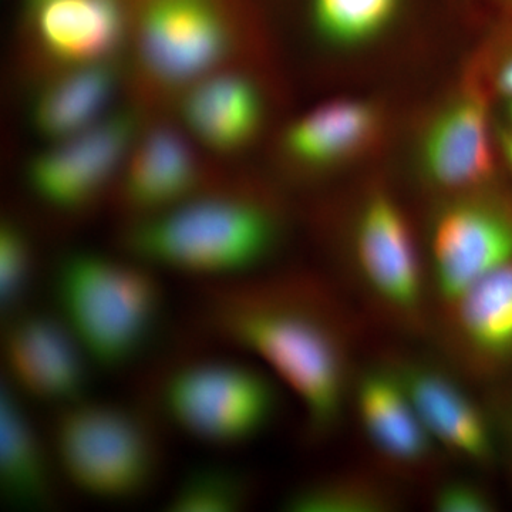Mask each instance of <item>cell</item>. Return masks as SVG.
Returning a JSON list of instances; mask_svg holds the SVG:
<instances>
[{
	"mask_svg": "<svg viewBox=\"0 0 512 512\" xmlns=\"http://www.w3.org/2000/svg\"><path fill=\"white\" fill-rule=\"evenodd\" d=\"M198 316L208 336L255 357L295 394L312 440L336 430L355 377L348 320L325 285L303 274L204 284Z\"/></svg>",
	"mask_w": 512,
	"mask_h": 512,
	"instance_id": "6da1fadb",
	"label": "cell"
},
{
	"mask_svg": "<svg viewBox=\"0 0 512 512\" xmlns=\"http://www.w3.org/2000/svg\"><path fill=\"white\" fill-rule=\"evenodd\" d=\"M119 83L116 60L47 74L30 100L33 130L55 143L94 126L110 113Z\"/></svg>",
	"mask_w": 512,
	"mask_h": 512,
	"instance_id": "ffe728a7",
	"label": "cell"
},
{
	"mask_svg": "<svg viewBox=\"0 0 512 512\" xmlns=\"http://www.w3.org/2000/svg\"><path fill=\"white\" fill-rule=\"evenodd\" d=\"M248 32L232 0H137L130 40L144 94H181L241 67Z\"/></svg>",
	"mask_w": 512,
	"mask_h": 512,
	"instance_id": "277c9868",
	"label": "cell"
},
{
	"mask_svg": "<svg viewBox=\"0 0 512 512\" xmlns=\"http://www.w3.org/2000/svg\"><path fill=\"white\" fill-rule=\"evenodd\" d=\"M404 0H309L316 35L338 49L370 45L387 32Z\"/></svg>",
	"mask_w": 512,
	"mask_h": 512,
	"instance_id": "44dd1931",
	"label": "cell"
},
{
	"mask_svg": "<svg viewBox=\"0 0 512 512\" xmlns=\"http://www.w3.org/2000/svg\"><path fill=\"white\" fill-rule=\"evenodd\" d=\"M22 396L8 382L0 392V490L6 503L45 510L56 501L55 453L30 419Z\"/></svg>",
	"mask_w": 512,
	"mask_h": 512,
	"instance_id": "d6986e66",
	"label": "cell"
},
{
	"mask_svg": "<svg viewBox=\"0 0 512 512\" xmlns=\"http://www.w3.org/2000/svg\"><path fill=\"white\" fill-rule=\"evenodd\" d=\"M392 485L363 474L343 473L315 478L286 495L289 512H387L400 507Z\"/></svg>",
	"mask_w": 512,
	"mask_h": 512,
	"instance_id": "7402d4cb",
	"label": "cell"
},
{
	"mask_svg": "<svg viewBox=\"0 0 512 512\" xmlns=\"http://www.w3.org/2000/svg\"><path fill=\"white\" fill-rule=\"evenodd\" d=\"M244 471L225 464H202L188 471L165 503L170 512H237L251 501Z\"/></svg>",
	"mask_w": 512,
	"mask_h": 512,
	"instance_id": "603a6c76",
	"label": "cell"
},
{
	"mask_svg": "<svg viewBox=\"0 0 512 512\" xmlns=\"http://www.w3.org/2000/svg\"><path fill=\"white\" fill-rule=\"evenodd\" d=\"M491 5L500 10L505 19H512V0H488Z\"/></svg>",
	"mask_w": 512,
	"mask_h": 512,
	"instance_id": "83f0119b",
	"label": "cell"
},
{
	"mask_svg": "<svg viewBox=\"0 0 512 512\" xmlns=\"http://www.w3.org/2000/svg\"><path fill=\"white\" fill-rule=\"evenodd\" d=\"M350 403L367 441L386 463L404 471L430 463L439 447L389 362L353 379Z\"/></svg>",
	"mask_w": 512,
	"mask_h": 512,
	"instance_id": "2e32d148",
	"label": "cell"
},
{
	"mask_svg": "<svg viewBox=\"0 0 512 512\" xmlns=\"http://www.w3.org/2000/svg\"><path fill=\"white\" fill-rule=\"evenodd\" d=\"M507 117H508V123H510V126H508V130L512 133V100H507Z\"/></svg>",
	"mask_w": 512,
	"mask_h": 512,
	"instance_id": "f1b7e54d",
	"label": "cell"
},
{
	"mask_svg": "<svg viewBox=\"0 0 512 512\" xmlns=\"http://www.w3.org/2000/svg\"><path fill=\"white\" fill-rule=\"evenodd\" d=\"M50 444L62 476L97 500H134L150 490L160 470L153 430L117 404H67L57 414Z\"/></svg>",
	"mask_w": 512,
	"mask_h": 512,
	"instance_id": "5b68a950",
	"label": "cell"
},
{
	"mask_svg": "<svg viewBox=\"0 0 512 512\" xmlns=\"http://www.w3.org/2000/svg\"><path fill=\"white\" fill-rule=\"evenodd\" d=\"M494 43L500 47L488 57L484 69H477L474 73L483 80L488 90L493 89L505 100H512V19H507L505 28Z\"/></svg>",
	"mask_w": 512,
	"mask_h": 512,
	"instance_id": "484cf974",
	"label": "cell"
},
{
	"mask_svg": "<svg viewBox=\"0 0 512 512\" xmlns=\"http://www.w3.org/2000/svg\"><path fill=\"white\" fill-rule=\"evenodd\" d=\"M431 507L437 512H490L495 510V503L480 484L454 478L437 487L431 497Z\"/></svg>",
	"mask_w": 512,
	"mask_h": 512,
	"instance_id": "d4e9b609",
	"label": "cell"
},
{
	"mask_svg": "<svg viewBox=\"0 0 512 512\" xmlns=\"http://www.w3.org/2000/svg\"><path fill=\"white\" fill-rule=\"evenodd\" d=\"M2 352L6 382L20 396L59 409L83 399L90 359L59 315L16 316L3 333Z\"/></svg>",
	"mask_w": 512,
	"mask_h": 512,
	"instance_id": "8fae6325",
	"label": "cell"
},
{
	"mask_svg": "<svg viewBox=\"0 0 512 512\" xmlns=\"http://www.w3.org/2000/svg\"><path fill=\"white\" fill-rule=\"evenodd\" d=\"M28 15L30 47L43 77L114 62L130 37V18L120 0H46Z\"/></svg>",
	"mask_w": 512,
	"mask_h": 512,
	"instance_id": "4fadbf2b",
	"label": "cell"
},
{
	"mask_svg": "<svg viewBox=\"0 0 512 512\" xmlns=\"http://www.w3.org/2000/svg\"><path fill=\"white\" fill-rule=\"evenodd\" d=\"M389 363L437 447L477 466L493 461L490 421L463 384L427 360L396 359Z\"/></svg>",
	"mask_w": 512,
	"mask_h": 512,
	"instance_id": "5bb4252c",
	"label": "cell"
},
{
	"mask_svg": "<svg viewBox=\"0 0 512 512\" xmlns=\"http://www.w3.org/2000/svg\"><path fill=\"white\" fill-rule=\"evenodd\" d=\"M46 2V0H26V9L32 10L35 9L36 6H39L40 3Z\"/></svg>",
	"mask_w": 512,
	"mask_h": 512,
	"instance_id": "f546056e",
	"label": "cell"
},
{
	"mask_svg": "<svg viewBox=\"0 0 512 512\" xmlns=\"http://www.w3.org/2000/svg\"><path fill=\"white\" fill-rule=\"evenodd\" d=\"M352 252L360 281L383 311L421 328L426 274L412 224L390 192L372 191L360 204Z\"/></svg>",
	"mask_w": 512,
	"mask_h": 512,
	"instance_id": "ba28073f",
	"label": "cell"
},
{
	"mask_svg": "<svg viewBox=\"0 0 512 512\" xmlns=\"http://www.w3.org/2000/svg\"><path fill=\"white\" fill-rule=\"evenodd\" d=\"M178 109L192 140L221 156L251 146L266 120L264 90L242 67L221 70L191 84L180 94Z\"/></svg>",
	"mask_w": 512,
	"mask_h": 512,
	"instance_id": "9a60e30c",
	"label": "cell"
},
{
	"mask_svg": "<svg viewBox=\"0 0 512 512\" xmlns=\"http://www.w3.org/2000/svg\"><path fill=\"white\" fill-rule=\"evenodd\" d=\"M36 254L29 232L16 221H3L0 228V305L15 308L29 289Z\"/></svg>",
	"mask_w": 512,
	"mask_h": 512,
	"instance_id": "cb8c5ba5",
	"label": "cell"
},
{
	"mask_svg": "<svg viewBox=\"0 0 512 512\" xmlns=\"http://www.w3.org/2000/svg\"><path fill=\"white\" fill-rule=\"evenodd\" d=\"M490 90L474 73L431 117L420 141L423 174L450 195L481 191L495 174Z\"/></svg>",
	"mask_w": 512,
	"mask_h": 512,
	"instance_id": "30bf717a",
	"label": "cell"
},
{
	"mask_svg": "<svg viewBox=\"0 0 512 512\" xmlns=\"http://www.w3.org/2000/svg\"><path fill=\"white\" fill-rule=\"evenodd\" d=\"M197 146L187 131L170 124L141 128L116 184L131 220L167 210L217 184Z\"/></svg>",
	"mask_w": 512,
	"mask_h": 512,
	"instance_id": "7c38bea8",
	"label": "cell"
},
{
	"mask_svg": "<svg viewBox=\"0 0 512 512\" xmlns=\"http://www.w3.org/2000/svg\"><path fill=\"white\" fill-rule=\"evenodd\" d=\"M57 315L96 365H127L153 335L163 288L153 268L137 259L79 251L64 256L55 274Z\"/></svg>",
	"mask_w": 512,
	"mask_h": 512,
	"instance_id": "3957f363",
	"label": "cell"
},
{
	"mask_svg": "<svg viewBox=\"0 0 512 512\" xmlns=\"http://www.w3.org/2000/svg\"><path fill=\"white\" fill-rule=\"evenodd\" d=\"M141 128L140 110L126 107L110 111L72 137L49 143L26 164L29 190L52 210L86 211L117 184Z\"/></svg>",
	"mask_w": 512,
	"mask_h": 512,
	"instance_id": "52a82bcc",
	"label": "cell"
},
{
	"mask_svg": "<svg viewBox=\"0 0 512 512\" xmlns=\"http://www.w3.org/2000/svg\"><path fill=\"white\" fill-rule=\"evenodd\" d=\"M284 235L281 211L245 188L215 184L174 207L133 218L121 232L128 256L204 284L255 274Z\"/></svg>",
	"mask_w": 512,
	"mask_h": 512,
	"instance_id": "7a4b0ae2",
	"label": "cell"
},
{
	"mask_svg": "<svg viewBox=\"0 0 512 512\" xmlns=\"http://www.w3.org/2000/svg\"><path fill=\"white\" fill-rule=\"evenodd\" d=\"M446 309L451 349L464 366L491 373L512 363V262L484 276Z\"/></svg>",
	"mask_w": 512,
	"mask_h": 512,
	"instance_id": "ac0fdd59",
	"label": "cell"
},
{
	"mask_svg": "<svg viewBox=\"0 0 512 512\" xmlns=\"http://www.w3.org/2000/svg\"><path fill=\"white\" fill-rule=\"evenodd\" d=\"M268 370L235 360L207 359L178 367L161 389L168 419L191 439L237 447L275 419L279 386Z\"/></svg>",
	"mask_w": 512,
	"mask_h": 512,
	"instance_id": "8992f818",
	"label": "cell"
},
{
	"mask_svg": "<svg viewBox=\"0 0 512 512\" xmlns=\"http://www.w3.org/2000/svg\"><path fill=\"white\" fill-rule=\"evenodd\" d=\"M382 130V111L376 104L343 97L293 120L282 133L281 151L293 167L319 173L365 156Z\"/></svg>",
	"mask_w": 512,
	"mask_h": 512,
	"instance_id": "e0dca14e",
	"label": "cell"
},
{
	"mask_svg": "<svg viewBox=\"0 0 512 512\" xmlns=\"http://www.w3.org/2000/svg\"><path fill=\"white\" fill-rule=\"evenodd\" d=\"M495 138H497L498 147L503 154L508 167L512 171V133L507 127H498L495 130Z\"/></svg>",
	"mask_w": 512,
	"mask_h": 512,
	"instance_id": "4316f807",
	"label": "cell"
},
{
	"mask_svg": "<svg viewBox=\"0 0 512 512\" xmlns=\"http://www.w3.org/2000/svg\"><path fill=\"white\" fill-rule=\"evenodd\" d=\"M431 276L441 305L512 262V208L484 190L451 195L431 218Z\"/></svg>",
	"mask_w": 512,
	"mask_h": 512,
	"instance_id": "9c48e42d",
	"label": "cell"
}]
</instances>
